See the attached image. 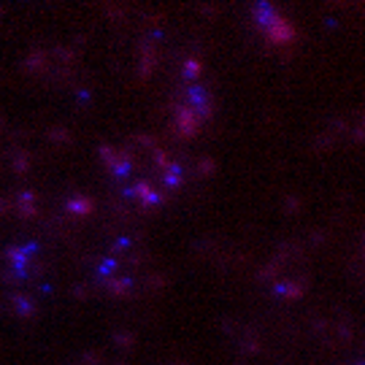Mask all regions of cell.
<instances>
[{"mask_svg":"<svg viewBox=\"0 0 365 365\" xmlns=\"http://www.w3.org/2000/svg\"><path fill=\"white\" fill-rule=\"evenodd\" d=\"M357 365H365V360H363V363H357Z\"/></svg>","mask_w":365,"mask_h":365,"instance_id":"obj_1","label":"cell"}]
</instances>
